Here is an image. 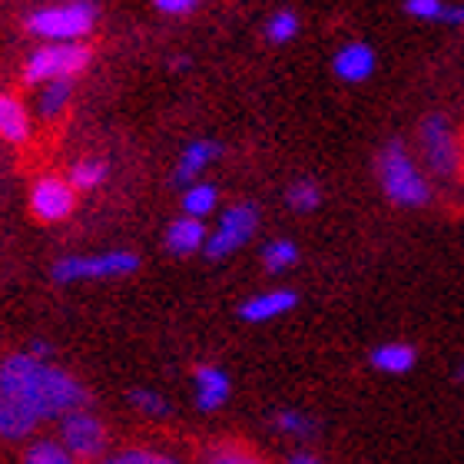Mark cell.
I'll return each instance as SVG.
<instances>
[{"mask_svg": "<svg viewBox=\"0 0 464 464\" xmlns=\"http://www.w3.org/2000/svg\"><path fill=\"white\" fill-rule=\"evenodd\" d=\"M0 392L27 405L40 421L67 418L87 408L90 395L77 378L57 368L53 362H40L24 348L0 362Z\"/></svg>", "mask_w": 464, "mask_h": 464, "instance_id": "6da1fadb", "label": "cell"}, {"mask_svg": "<svg viewBox=\"0 0 464 464\" xmlns=\"http://www.w3.org/2000/svg\"><path fill=\"white\" fill-rule=\"evenodd\" d=\"M375 173L378 186L385 193L388 203L401 206V209H421L435 199L431 179L425 169L418 166V160L408 153V146L401 140H388L375 156Z\"/></svg>", "mask_w": 464, "mask_h": 464, "instance_id": "7a4b0ae2", "label": "cell"}, {"mask_svg": "<svg viewBox=\"0 0 464 464\" xmlns=\"http://www.w3.org/2000/svg\"><path fill=\"white\" fill-rule=\"evenodd\" d=\"M97 20L100 10L93 4L73 0V4H50V7L30 10L24 17V27L44 44H83L97 30Z\"/></svg>", "mask_w": 464, "mask_h": 464, "instance_id": "3957f363", "label": "cell"}, {"mask_svg": "<svg viewBox=\"0 0 464 464\" xmlns=\"http://www.w3.org/2000/svg\"><path fill=\"white\" fill-rule=\"evenodd\" d=\"M93 50L87 44H44L24 63V83L47 87V83H73L90 70Z\"/></svg>", "mask_w": 464, "mask_h": 464, "instance_id": "277c9868", "label": "cell"}, {"mask_svg": "<svg viewBox=\"0 0 464 464\" xmlns=\"http://www.w3.org/2000/svg\"><path fill=\"white\" fill-rule=\"evenodd\" d=\"M418 146L425 169L438 179H455L464 166V146L445 113H428L418 123Z\"/></svg>", "mask_w": 464, "mask_h": 464, "instance_id": "5b68a950", "label": "cell"}, {"mask_svg": "<svg viewBox=\"0 0 464 464\" xmlns=\"http://www.w3.org/2000/svg\"><path fill=\"white\" fill-rule=\"evenodd\" d=\"M140 269V256L130 249H110L97 256H63L53 266L57 282H97V279H123Z\"/></svg>", "mask_w": 464, "mask_h": 464, "instance_id": "8992f818", "label": "cell"}, {"mask_svg": "<svg viewBox=\"0 0 464 464\" xmlns=\"http://www.w3.org/2000/svg\"><path fill=\"white\" fill-rule=\"evenodd\" d=\"M107 425L90 408H80L73 415L60 418V445L67 448L77 461H100L107 451Z\"/></svg>", "mask_w": 464, "mask_h": 464, "instance_id": "52a82bcc", "label": "cell"}, {"mask_svg": "<svg viewBox=\"0 0 464 464\" xmlns=\"http://www.w3.org/2000/svg\"><path fill=\"white\" fill-rule=\"evenodd\" d=\"M256 226H259V209H256V206L252 203L229 206V209L219 216V226L209 232L203 252L209 256V259H226V256L242 249V246L256 236Z\"/></svg>", "mask_w": 464, "mask_h": 464, "instance_id": "ba28073f", "label": "cell"}, {"mask_svg": "<svg viewBox=\"0 0 464 464\" xmlns=\"http://www.w3.org/2000/svg\"><path fill=\"white\" fill-rule=\"evenodd\" d=\"M30 213L40 223H67L77 213V189L67 176H37L30 186Z\"/></svg>", "mask_w": 464, "mask_h": 464, "instance_id": "9c48e42d", "label": "cell"}, {"mask_svg": "<svg viewBox=\"0 0 464 464\" xmlns=\"http://www.w3.org/2000/svg\"><path fill=\"white\" fill-rule=\"evenodd\" d=\"M375 63H378L375 50L365 40H348V44H342L335 50V57H332V70H335V77L342 83H365L375 73Z\"/></svg>", "mask_w": 464, "mask_h": 464, "instance_id": "30bf717a", "label": "cell"}, {"mask_svg": "<svg viewBox=\"0 0 464 464\" xmlns=\"http://www.w3.org/2000/svg\"><path fill=\"white\" fill-rule=\"evenodd\" d=\"M299 305V295L292 289H269V292H256L239 305V319L249 322V325H262V322H272L292 312Z\"/></svg>", "mask_w": 464, "mask_h": 464, "instance_id": "8fae6325", "label": "cell"}, {"mask_svg": "<svg viewBox=\"0 0 464 464\" xmlns=\"http://www.w3.org/2000/svg\"><path fill=\"white\" fill-rule=\"evenodd\" d=\"M30 133H34V116L27 103L17 93L0 90V140H7L10 146H24Z\"/></svg>", "mask_w": 464, "mask_h": 464, "instance_id": "7c38bea8", "label": "cell"}, {"mask_svg": "<svg viewBox=\"0 0 464 464\" xmlns=\"http://www.w3.org/2000/svg\"><path fill=\"white\" fill-rule=\"evenodd\" d=\"M199 411H219L232 395V382L219 365H199L193 375Z\"/></svg>", "mask_w": 464, "mask_h": 464, "instance_id": "4fadbf2b", "label": "cell"}, {"mask_svg": "<svg viewBox=\"0 0 464 464\" xmlns=\"http://www.w3.org/2000/svg\"><path fill=\"white\" fill-rule=\"evenodd\" d=\"M40 428V418L27 405H20L17 398L0 392V438L7 441H24Z\"/></svg>", "mask_w": 464, "mask_h": 464, "instance_id": "5bb4252c", "label": "cell"}, {"mask_svg": "<svg viewBox=\"0 0 464 464\" xmlns=\"http://www.w3.org/2000/svg\"><path fill=\"white\" fill-rule=\"evenodd\" d=\"M219 153H223V150H219V143H213V140H193V143L179 153V163H176V183L193 186L196 176L203 173V169H209V163H216Z\"/></svg>", "mask_w": 464, "mask_h": 464, "instance_id": "9a60e30c", "label": "cell"}, {"mask_svg": "<svg viewBox=\"0 0 464 464\" xmlns=\"http://www.w3.org/2000/svg\"><path fill=\"white\" fill-rule=\"evenodd\" d=\"M368 362L382 375H408L418 365V348L408 342H385V345L372 348Z\"/></svg>", "mask_w": 464, "mask_h": 464, "instance_id": "2e32d148", "label": "cell"}, {"mask_svg": "<svg viewBox=\"0 0 464 464\" xmlns=\"http://www.w3.org/2000/svg\"><path fill=\"white\" fill-rule=\"evenodd\" d=\"M206 226L199 219H189V216H179L169 223L166 229V249L173 256H193V252L206 249Z\"/></svg>", "mask_w": 464, "mask_h": 464, "instance_id": "e0dca14e", "label": "cell"}, {"mask_svg": "<svg viewBox=\"0 0 464 464\" xmlns=\"http://www.w3.org/2000/svg\"><path fill=\"white\" fill-rule=\"evenodd\" d=\"M199 464H269V461H266L252 445H246V441L219 438V441H213V445L206 448Z\"/></svg>", "mask_w": 464, "mask_h": 464, "instance_id": "ac0fdd59", "label": "cell"}, {"mask_svg": "<svg viewBox=\"0 0 464 464\" xmlns=\"http://www.w3.org/2000/svg\"><path fill=\"white\" fill-rule=\"evenodd\" d=\"M107 176H110L107 160H100V156H83V160H77V163L70 166L67 179L77 193H90V189H97V186L107 183Z\"/></svg>", "mask_w": 464, "mask_h": 464, "instance_id": "d6986e66", "label": "cell"}, {"mask_svg": "<svg viewBox=\"0 0 464 464\" xmlns=\"http://www.w3.org/2000/svg\"><path fill=\"white\" fill-rule=\"evenodd\" d=\"M216 203H219V189L213 183H193L183 189V216L189 219L203 223L206 216L216 213Z\"/></svg>", "mask_w": 464, "mask_h": 464, "instance_id": "ffe728a7", "label": "cell"}, {"mask_svg": "<svg viewBox=\"0 0 464 464\" xmlns=\"http://www.w3.org/2000/svg\"><path fill=\"white\" fill-rule=\"evenodd\" d=\"M73 100V83H47L37 90V116L40 120H57Z\"/></svg>", "mask_w": 464, "mask_h": 464, "instance_id": "44dd1931", "label": "cell"}, {"mask_svg": "<svg viewBox=\"0 0 464 464\" xmlns=\"http://www.w3.org/2000/svg\"><path fill=\"white\" fill-rule=\"evenodd\" d=\"M93 464H183L169 451H160V448H120V451H110L100 461Z\"/></svg>", "mask_w": 464, "mask_h": 464, "instance_id": "7402d4cb", "label": "cell"}, {"mask_svg": "<svg viewBox=\"0 0 464 464\" xmlns=\"http://www.w3.org/2000/svg\"><path fill=\"white\" fill-rule=\"evenodd\" d=\"M285 206H289L292 213H315L322 206V186L315 183V179H295V183H289V189H285Z\"/></svg>", "mask_w": 464, "mask_h": 464, "instance_id": "603a6c76", "label": "cell"}, {"mask_svg": "<svg viewBox=\"0 0 464 464\" xmlns=\"http://www.w3.org/2000/svg\"><path fill=\"white\" fill-rule=\"evenodd\" d=\"M295 262H299V246L292 239H272L269 246L262 249V266H266V272H272V276L289 272Z\"/></svg>", "mask_w": 464, "mask_h": 464, "instance_id": "cb8c5ba5", "label": "cell"}, {"mask_svg": "<svg viewBox=\"0 0 464 464\" xmlns=\"http://www.w3.org/2000/svg\"><path fill=\"white\" fill-rule=\"evenodd\" d=\"M295 34H299V14L295 10L282 7L269 14V20H266V40L269 44H289V40H295Z\"/></svg>", "mask_w": 464, "mask_h": 464, "instance_id": "d4e9b609", "label": "cell"}, {"mask_svg": "<svg viewBox=\"0 0 464 464\" xmlns=\"http://www.w3.org/2000/svg\"><path fill=\"white\" fill-rule=\"evenodd\" d=\"M24 464H77V458L60 441H34L24 455Z\"/></svg>", "mask_w": 464, "mask_h": 464, "instance_id": "484cf974", "label": "cell"}, {"mask_svg": "<svg viewBox=\"0 0 464 464\" xmlns=\"http://www.w3.org/2000/svg\"><path fill=\"white\" fill-rule=\"evenodd\" d=\"M276 428L289 438H312L315 435V421H312L305 411H299V408H282L279 415H276Z\"/></svg>", "mask_w": 464, "mask_h": 464, "instance_id": "4316f807", "label": "cell"}, {"mask_svg": "<svg viewBox=\"0 0 464 464\" xmlns=\"http://www.w3.org/2000/svg\"><path fill=\"white\" fill-rule=\"evenodd\" d=\"M130 405L146 418H166L169 415V401H166L160 392H153V388H133V392H130Z\"/></svg>", "mask_w": 464, "mask_h": 464, "instance_id": "83f0119b", "label": "cell"}, {"mask_svg": "<svg viewBox=\"0 0 464 464\" xmlns=\"http://www.w3.org/2000/svg\"><path fill=\"white\" fill-rule=\"evenodd\" d=\"M401 10L415 20H438V24H445L448 4H441V0H405Z\"/></svg>", "mask_w": 464, "mask_h": 464, "instance_id": "f1b7e54d", "label": "cell"}, {"mask_svg": "<svg viewBox=\"0 0 464 464\" xmlns=\"http://www.w3.org/2000/svg\"><path fill=\"white\" fill-rule=\"evenodd\" d=\"M153 7L166 17H189L196 10V0H156Z\"/></svg>", "mask_w": 464, "mask_h": 464, "instance_id": "f546056e", "label": "cell"}, {"mask_svg": "<svg viewBox=\"0 0 464 464\" xmlns=\"http://www.w3.org/2000/svg\"><path fill=\"white\" fill-rule=\"evenodd\" d=\"M282 464H325V461L319 455H312V451H292Z\"/></svg>", "mask_w": 464, "mask_h": 464, "instance_id": "4dcf8cb0", "label": "cell"}, {"mask_svg": "<svg viewBox=\"0 0 464 464\" xmlns=\"http://www.w3.org/2000/svg\"><path fill=\"white\" fill-rule=\"evenodd\" d=\"M30 355L34 358H40V362H50V352H53V348H50V342H30V348H27Z\"/></svg>", "mask_w": 464, "mask_h": 464, "instance_id": "1f68e13d", "label": "cell"}, {"mask_svg": "<svg viewBox=\"0 0 464 464\" xmlns=\"http://www.w3.org/2000/svg\"><path fill=\"white\" fill-rule=\"evenodd\" d=\"M445 24H455V27H464V4H448V14H445Z\"/></svg>", "mask_w": 464, "mask_h": 464, "instance_id": "d6a6232c", "label": "cell"}, {"mask_svg": "<svg viewBox=\"0 0 464 464\" xmlns=\"http://www.w3.org/2000/svg\"><path fill=\"white\" fill-rule=\"evenodd\" d=\"M458 375H461V378H464V365H461V368H458Z\"/></svg>", "mask_w": 464, "mask_h": 464, "instance_id": "836d02e7", "label": "cell"}]
</instances>
